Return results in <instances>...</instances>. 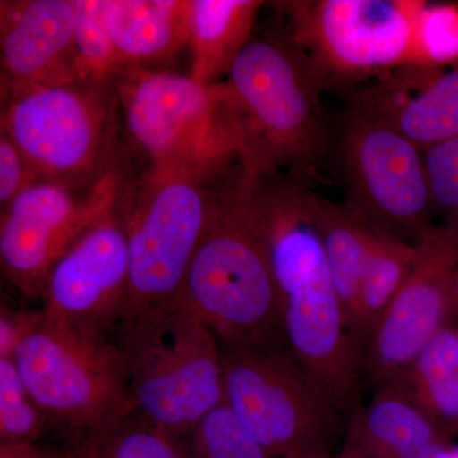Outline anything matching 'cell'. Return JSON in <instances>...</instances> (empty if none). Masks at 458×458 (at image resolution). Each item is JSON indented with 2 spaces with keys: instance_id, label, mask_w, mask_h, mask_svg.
Segmentation results:
<instances>
[{
  "instance_id": "6da1fadb",
  "label": "cell",
  "mask_w": 458,
  "mask_h": 458,
  "mask_svg": "<svg viewBox=\"0 0 458 458\" xmlns=\"http://www.w3.org/2000/svg\"><path fill=\"white\" fill-rule=\"evenodd\" d=\"M255 197L269 241L286 348L349 418L360 405L364 358L313 221L312 191L302 177L271 172L255 174Z\"/></svg>"
},
{
  "instance_id": "7a4b0ae2",
  "label": "cell",
  "mask_w": 458,
  "mask_h": 458,
  "mask_svg": "<svg viewBox=\"0 0 458 458\" xmlns=\"http://www.w3.org/2000/svg\"><path fill=\"white\" fill-rule=\"evenodd\" d=\"M213 195L210 221L174 301L222 344L288 351L255 172L241 165Z\"/></svg>"
},
{
  "instance_id": "3957f363",
  "label": "cell",
  "mask_w": 458,
  "mask_h": 458,
  "mask_svg": "<svg viewBox=\"0 0 458 458\" xmlns=\"http://www.w3.org/2000/svg\"><path fill=\"white\" fill-rule=\"evenodd\" d=\"M126 129L150 168L213 186L249 167V140L228 83L129 69L114 84Z\"/></svg>"
},
{
  "instance_id": "277c9868",
  "label": "cell",
  "mask_w": 458,
  "mask_h": 458,
  "mask_svg": "<svg viewBox=\"0 0 458 458\" xmlns=\"http://www.w3.org/2000/svg\"><path fill=\"white\" fill-rule=\"evenodd\" d=\"M117 330L129 411L183 439L225 403L221 344L176 301L125 318Z\"/></svg>"
},
{
  "instance_id": "5b68a950",
  "label": "cell",
  "mask_w": 458,
  "mask_h": 458,
  "mask_svg": "<svg viewBox=\"0 0 458 458\" xmlns=\"http://www.w3.org/2000/svg\"><path fill=\"white\" fill-rule=\"evenodd\" d=\"M249 140L256 174L286 168L311 174L327 147L319 105L322 87L306 57L288 38L251 40L227 75Z\"/></svg>"
},
{
  "instance_id": "8992f818",
  "label": "cell",
  "mask_w": 458,
  "mask_h": 458,
  "mask_svg": "<svg viewBox=\"0 0 458 458\" xmlns=\"http://www.w3.org/2000/svg\"><path fill=\"white\" fill-rule=\"evenodd\" d=\"M113 87L3 82L2 132L38 181L89 188L111 170Z\"/></svg>"
},
{
  "instance_id": "52a82bcc",
  "label": "cell",
  "mask_w": 458,
  "mask_h": 458,
  "mask_svg": "<svg viewBox=\"0 0 458 458\" xmlns=\"http://www.w3.org/2000/svg\"><path fill=\"white\" fill-rule=\"evenodd\" d=\"M225 403L273 458L328 456L348 417L292 357L221 344Z\"/></svg>"
},
{
  "instance_id": "ba28073f",
  "label": "cell",
  "mask_w": 458,
  "mask_h": 458,
  "mask_svg": "<svg viewBox=\"0 0 458 458\" xmlns=\"http://www.w3.org/2000/svg\"><path fill=\"white\" fill-rule=\"evenodd\" d=\"M419 0H318L283 3L289 40L324 87L421 65Z\"/></svg>"
},
{
  "instance_id": "9c48e42d",
  "label": "cell",
  "mask_w": 458,
  "mask_h": 458,
  "mask_svg": "<svg viewBox=\"0 0 458 458\" xmlns=\"http://www.w3.org/2000/svg\"><path fill=\"white\" fill-rule=\"evenodd\" d=\"M213 186L149 168L140 182L123 190L120 210L129 246L123 321L176 300L212 216Z\"/></svg>"
},
{
  "instance_id": "30bf717a",
  "label": "cell",
  "mask_w": 458,
  "mask_h": 458,
  "mask_svg": "<svg viewBox=\"0 0 458 458\" xmlns=\"http://www.w3.org/2000/svg\"><path fill=\"white\" fill-rule=\"evenodd\" d=\"M12 360L51 423L82 433L83 439L129 411L125 363L116 344L107 339L80 335L44 315Z\"/></svg>"
},
{
  "instance_id": "8fae6325",
  "label": "cell",
  "mask_w": 458,
  "mask_h": 458,
  "mask_svg": "<svg viewBox=\"0 0 458 458\" xmlns=\"http://www.w3.org/2000/svg\"><path fill=\"white\" fill-rule=\"evenodd\" d=\"M340 152L351 208L373 228L417 243L433 227L424 152L393 125L355 108Z\"/></svg>"
},
{
  "instance_id": "7c38bea8",
  "label": "cell",
  "mask_w": 458,
  "mask_h": 458,
  "mask_svg": "<svg viewBox=\"0 0 458 458\" xmlns=\"http://www.w3.org/2000/svg\"><path fill=\"white\" fill-rule=\"evenodd\" d=\"M110 170L89 188L36 181L2 208L0 260L21 293L44 297L51 269L77 238L120 197Z\"/></svg>"
},
{
  "instance_id": "4fadbf2b",
  "label": "cell",
  "mask_w": 458,
  "mask_h": 458,
  "mask_svg": "<svg viewBox=\"0 0 458 458\" xmlns=\"http://www.w3.org/2000/svg\"><path fill=\"white\" fill-rule=\"evenodd\" d=\"M417 246V264L377 322L364 352V377L376 388L405 376L428 344L454 325L458 219L430 228Z\"/></svg>"
},
{
  "instance_id": "5bb4252c",
  "label": "cell",
  "mask_w": 458,
  "mask_h": 458,
  "mask_svg": "<svg viewBox=\"0 0 458 458\" xmlns=\"http://www.w3.org/2000/svg\"><path fill=\"white\" fill-rule=\"evenodd\" d=\"M122 194L60 256L42 297L45 318L92 339H107L108 331L119 327L128 302L129 246Z\"/></svg>"
},
{
  "instance_id": "9a60e30c",
  "label": "cell",
  "mask_w": 458,
  "mask_h": 458,
  "mask_svg": "<svg viewBox=\"0 0 458 458\" xmlns=\"http://www.w3.org/2000/svg\"><path fill=\"white\" fill-rule=\"evenodd\" d=\"M0 55L3 82H78L72 0L2 2Z\"/></svg>"
},
{
  "instance_id": "2e32d148",
  "label": "cell",
  "mask_w": 458,
  "mask_h": 458,
  "mask_svg": "<svg viewBox=\"0 0 458 458\" xmlns=\"http://www.w3.org/2000/svg\"><path fill=\"white\" fill-rule=\"evenodd\" d=\"M447 445L450 438L428 417L401 376L377 387L369 405L352 410L343 451L355 458H433Z\"/></svg>"
},
{
  "instance_id": "e0dca14e",
  "label": "cell",
  "mask_w": 458,
  "mask_h": 458,
  "mask_svg": "<svg viewBox=\"0 0 458 458\" xmlns=\"http://www.w3.org/2000/svg\"><path fill=\"white\" fill-rule=\"evenodd\" d=\"M369 90L360 106L393 125L419 149L458 135V64L450 71L408 66Z\"/></svg>"
},
{
  "instance_id": "ac0fdd59",
  "label": "cell",
  "mask_w": 458,
  "mask_h": 458,
  "mask_svg": "<svg viewBox=\"0 0 458 458\" xmlns=\"http://www.w3.org/2000/svg\"><path fill=\"white\" fill-rule=\"evenodd\" d=\"M189 0H110L111 40L128 69L158 63L188 47Z\"/></svg>"
},
{
  "instance_id": "d6986e66",
  "label": "cell",
  "mask_w": 458,
  "mask_h": 458,
  "mask_svg": "<svg viewBox=\"0 0 458 458\" xmlns=\"http://www.w3.org/2000/svg\"><path fill=\"white\" fill-rule=\"evenodd\" d=\"M262 3L258 0H189L190 77L198 82H221L245 49Z\"/></svg>"
},
{
  "instance_id": "ffe728a7",
  "label": "cell",
  "mask_w": 458,
  "mask_h": 458,
  "mask_svg": "<svg viewBox=\"0 0 458 458\" xmlns=\"http://www.w3.org/2000/svg\"><path fill=\"white\" fill-rule=\"evenodd\" d=\"M311 208L352 335L358 294L375 228L352 208L331 203L315 192Z\"/></svg>"
},
{
  "instance_id": "44dd1931",
  "label": "cell",
  "mask_w": 458,
  "mask_h": 458,
  "mask_svg": "<svg viewBox=\"0 0 458 458\" xmlns=\"http://www.w3.org/2000/svg\"><path fill=\"white\" fill-rule=\"evenodd\" d=\"M418 260L417 243L376 229L364 267L352 336L364 358L367 343Z\"/></svg>"
},
{
  "instance_id": "7402d4cb",
  "label": "cell",
  "mask_w": 458,
  "mask_h": 458,
  "mask_svg": "<svg viewBox=\"0 0 458 458\" xmlns=\"http://www.w3.org/2000/svg\"><path fill=\"white\" fill-rule=\"evenodd\" d=\"M419 405L447 438L458 436V327L443 328L405 375Z\"/></svg>"
},
{
  "instance_id": "603a6c76",
  "label": "cell",
  "mask_w": 458,
  "mask_h": 458,
  "mask_svg": "<svg viewBox=\"0 0 458 458\" xmlns=\"http://www.w3.org/2000/svg\"><path fill=\"white\" fill-rule=\"evenodd\" d=\"M74 8V47L82 82L114 86L126 71L114 49L107 26L110 0H72Z\"/></svg>"
},
{
  "instance_id": "cb8c5ba5",
  "label": "cell",
  "mask_w": 458,
  "mask_h": 458,
  "mask_svg": "<svg viewBox=\"0 0 458 458\" xmlns=\"http://www.w3.org/2000/svg\"><path fill=\"white\" fill-rule=\"evenodd\" d=\"M82 443L99 458H190L181 439L132 411L116 415Z\"/></svg>"
},
{
  "instance_id": "d4e9b609",
  "label": "cell",
  "mask_w": 458,
  "mask_h": 458,
  "mask_svg": "<svg viewBox=\"0 0 458 458\" xmlns=\"http://www.w3.org/2000/svg\"><path fill=\"white\" fill-rule=\"evenodd\" d=\"M181 441L190 458H273L225 403Z\"/></svg>"
},
{
  "instance_id": "484cf974",
  "label": "cell",
  "mask_w": 458,
  "mask_h": 458,
  "mask_svg": "<svg viewBox=\"0 0 458 458\" xmlns=\"http://www.w3.org/2000/svg\"><path fill=\"white\" fill-rule=\"evenodd\" d=\"M51 423L12 358H0V445H35Z\"/></svg>"
},
{
  "instance_id": "4316f807",
  "label": "cell",
  "mask_w": 458,
  "mask_h": 458,
  "mask_svg": "<svg viewBox=\"0 0 458 458\" xmlns=\"http://www.w3.org/2000/svg\"><path fill=\"white\" fill-rule=\"evenodd\" d=\"M421 65L441 69L458 64V8L436 4L423 8L419 20Z\"/></svg>"
},
{
  "instance_id": "83f0119b",
  "label": "cell",
  "mask_w": 458,
  "mask_h": 458,
  "mask_svg": "<svg viewBox=\"0 0 458 458\" xmlns=\"http://www.w3.org/2000/svg\"><path fill=\"white\" fill-rule=\"evenodd\" d=\"M428 190L433 212L447 222L458 219V135L428 148L424 152Z\"/></svg>"
},
{
  "instance_id": "f1b7e54d",
  "label": "cell",
  "mask_w": 458,
  "mask_h": 458,
  "mask_svg": "<svg viewBox=\"0 0 458 458\" xmlns=\"http://www.w3.org/2000/svg\"><path fill=\"white\" fill-rule=\"evenodd\" d=\"M38 177L21 155L13 141L4 132L0 134V203L2 208L11 203L27 186L36 182Z\"/></svg>"
},
{
  "instance_id": "f546056e",
  "label": "cell",
  "mask_w": 458,
  "mask_h": 458,
  "mask_svg": "<svg viewBox=\"0 0 458 458\" xmlns=\"http://www.w3.org/2000/svg\"><path fill=\"white\" fill-rule=\"evenodd\" d=\"M44 311H12L4 304L0 316V358H12L20 343L40 327Z\"/></svg>"
},
{
  "instance_id": "4dcf8cb0",
  "label": "cell",
  "mask_w": 458,
  "mask_h": 458,
  "mask_svg": "<svg viewBox=\"0 0 458 458\" xmlns=\"http://www.w3.org/2000/svg\"><path fill=\"white\" fill-rule=\"evenodd\" d=\"M0 458H73V452L63 456V454L42 450L36 445H0Z\"/></svg>"
},
{
  "instance_id": "1f68e13d",
  "label": "cell",
  "mask_w": 458,
  "mask_h": 458,
  "mask_svg": "<svg viewBox=\"0 0 458 458\" xmlns=\"http://www.w3.org/2000/svg\"><path fill=\"white\" fill-rule=\"evenodd\" d=\"M73 458H99L98 454H95L89 445H84V443L81 442L80 445H78L77 450L73 451Z\"/></svg>"
},
{
  "instance_id": "d6a6232c",
  "label": "cell",
  "mask_w": 458,
  "mask_h": 458,
  "mask_svg": "<svg viewBox=\"0 0 458 458\" xmlns=\"http://www.w3.org/2000/svg\"><path fill=\"white\" fill-rule=\"evenodd\" d=\"M452 316H454V321L456 322L458 318V270L456 278H454V294H452Z\"/></svg>"
},
{
  "instance_id": "836d02e7",
  "label": "cell",
  "mask_w": 458,
  "mask_h": 458,
  "mask_svg": "<svg viewBox=\"0 0 458 458\" xmlns=\"http://www.w3.org/2000/svg\"><path fill=\"white\" fill-rule=\"evenodd\" d=\"M433 458H458V447L447 445V447L442 448Z\"/></svg>"
},
{
  "instance_id": "e575fe53",
  "label": "cell",
  "mask_w": 458,
  "mask_h": 458,
  "mask_svg": "<svg viewBox=\"0 0 458 458\" xmlns=\"http://www.w3.org/2000/svg\"><path fill=\"white\" fill-rule=\"evenodd\" d=\"M310 458H355L352 457V454H346V452H342V454H339L337 457H333L331 454H328V456H319V457H310Z\"/></svg>"
}]
</instances>
